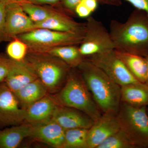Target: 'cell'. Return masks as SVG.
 I'll list each match as a JSON object with an SVG mask.
<instances>
[{"mask_svg": "<svg viewBox=\"0 0 148 148\" xmlns=\"http://www.w3.org/2000/svg\"><path fill=\"white\" fill-rule=\"evenodd\" d=\"M109 32L114 50L148 55V16L143 11L135 9L124 22L112 20Z\"/></svg>", "mask_w": 148, "mask_h": 148, "instance_id": "obj_1", "label": "cell"}, {"mask_svg": "<svg viewBox=\"0 0 148 148\" xmlns=\"http://www.w3.org/2000/svg\"><path fill=\"white\" fill-rule=\"evenodd\" d=\"M77 68L102 114H117L121 103L119 85L86 60L83 61Z\"/></svg>", "mask_w": 148, "mask_h": 148, "instance_id": "obj_2", "label": "cell"}, {"mask_svg": "<svg viewBox=\"0 0 148 148\" xmlns=\"http://www.w3.org/2000/svg\"><path fill=\"white\" fill-rule=\"evenodd\" d=\"M51 95L57 105L82 111L95 121L103 114L77 68H71L64 86Z\"/></svg>", "mask_w": 148, "mask_h": 148, "instance_id": "obj_3", "label": "cell"}, {"mask_svg": "<svg viewBox=\"0 0 148 148\" xmlns=\"http://www.w3.org/2000/svg\"><path fill=\"white\" fill-rule=\"evenodd\" d=\"M24 61L34 69L51 94L64 86L71 69L60 58L46 52L28 51Z\"/></svg>", "mask_w": 148, "mask_h": 148, "instance_id": "obj_4", "label": "cell"}, {"mask_svg": "<svg viewBox=\"0 0 148 148\" xmlns=\"http://www.w3.org/2000/svg\"><path fill=\"white\" fill-rule=\"evenodd\" d=\"M117 116L120 129L138 148H148L147 107H136L121 102Z\"/></svg>", "mask_w": 148, "mask_h": 148, "instance_id": "obj_5", "label": "cell"}, {"mask_svg": "<svg viewBox=\"0 0 148 148\" xmlns=\"http://www.w3.org/2000/svg\"><path fill=\"white\" fill-rule=\"evenodd\" d=\"M84 35L36 28L18 35L17 38L28 46V51H44L62 46L79 45Z\"/></svg>", "mask_w": 148, "mask_h": 148, "instance_id": "obj_6", "label": "cell"}, {"mask_svg": "<svg viewBox=\"0 0 148 148\" xmlns=\"http://www.w3.org/2000/svg\"><path fill=\"white\" fill-rule=\"evenodd\" d=\"M79 48L85 58L114 50L109 31L101 21L91 16L86 18L85 32Z\"/></svg>", "mask_w": 148, "mask_h": 148, "instance_id": "obj_7", "label": "cell"}, {"mask_svg": "<svg viewBox=\"0 0 148 148\" xmlns=\"http://www.w3.org/2000/svg\"><path fill=\"white\" fill-rule=\"evenodd\" d=\"M85 60L101 69L120 86L139 82L127 70L114 50L89 56Z\"/></svg>", "mask_w": 148, "mask_h": 148, "instance_id": "obj_8", "label": "cell"}, {"mask_svg": "<svg viewBox=\"0 0 148 148\" xmlns=\"http://www.w3.org/2000/svg\"><path fill=\"white\" fill-rule=\"evenodd\" d=\"M26 114V110L21 108L15 93L4 82L0 84V125L22 124Z\"/></svg>", "mask_w": 148, "mask_h": 148, "instance_id": "obj_9", "label": "cell"}, {"mask_svg": "<svg viewBox=\"0 0 148 148\" xmlns=\"http://www.w3.org/2000/svg\"><path fill=\"white\" fill-rule=\"evenodd\" d=\"M5 14V41H10L18 35L35 29L34 23L24 11L21 4H6Z\"/></svg>", "mask_w": 148, "mask_h": 148, "instance_id": "obj_10", "label": "cell"}, {"mask_svg": "<svg viewBox=\"0 0 148 148\" xmlns=\"http://www.w3.org/2000/svg\"><path fill=\"white\" fill-rule=\"evenodd\" d=\"M121 129L117 114H103L88 129V148H97L106 139Z\"/></svg>", "mask_w": 148, "mask_h": 148, "instance_id": "obj_11", "label": "cell"}, {"mask_svg": "<svg viewBox=\"0 0 148 148\" xmlns=\"http://www.w3.org/2000/svg\"><path fill=\"white\" fill-rule=\"evenodd\" d=\"M30 138L56 148H63L65 130L52 119L31 125Z\"/></svg>", "mask_w": 148, "mask_h": 148, "instance_id": "obj_12", "label": "cell"}, {"mask_svg": "<svg viewBox=\"0 0 148 148\" xmlns=\"http://www.w3.org/2000/svg\"><path fill=\"white\" fill-rule=\"evenodd\" d=\"M52 119L65 130L76 128L89 129L95 121L77 109L58 105Z\"/></svg>", "mask_w": 148, "mask_h": 148, "instance_id": "obj_13", "label": "cell"}, {"mask_svg": "<svg viewBox=\"0 0 148 148\" xmlns=\"http://www.w3.org/2000/svg\"><path fill=\"white\" fill-rule=\"evenodd\" d=\"M35 29L44 28L57 32L84 35L86 23L77 22L61 9H56L45 21L35 24Z\"/></svg>", "mask_w": 148, "mask_h": 148, "instance_id": "obj_14", "label": "cell"}, {"mask_svg": "<svg viewBox=\"0 0 148 148\" xmlns=\"http://www.w3.org/2000/svg\"><path fill=\"white\" fill-rule=\"evenodd\" d=\"M57 106L51 94H48L26 109V117L23 123L35 125L52 119Z\"/></svg>", "mask_w": 148, "mask_h": 148, "instance_id": "obj_15", "label": "cell"}, {"mask_svg": "<svg viewBox=\"0 0 148 148\" xmlns=\"http://www.w3.org/2000/svg\"><path fill=\"white\" fill-rule=\"evenodd\" d=\"M38 78L34 69L26 61H14L4 82L14 93Z\"/></svg>", "mask_w": 148, "mask_h": 148, "instance_id": "obj_16", "label": "cell"}, {"mask_svg": "<svg viewBox=\"0 0 148 148\" xmlns=\"http://www.w3.org/2000/svg\"><path fill=\"white\" fill-rule=\"evenodd\" d=\"M122 103L136 107H148V85L140 82L121 86Z\"/></svg>", "mask_w": 148, "mask_h": 148, "instance_id": "obj_17", "label": "cell"}, {"mask_svg": "<svg viewBox=\"0 0 148 148\" xmlns=\"http://www.w3.org/2000/svg\"><path fill=\"white\" fill-rule=\"evenodd\" d=\"M14 93L21 108L25 110L49 94L47 88L39 78L26 84Z\"/></svg>", "mask_w": 148, "mask_h": 148, "instance_id": "obj_18", "label": "cell"}, {"mask_svg": "<svg viewBox=\"0 0 148 148\" xmlns=\"http://www.w3.org/2000/svg\"><path fill=\"white\" fill-rule=\"evenodd\" d=\"M32 125L23 123L0 130V148H16L26 138H30Z\"/></svg>", "mask_w": 148, "mask_h": 148, "instance_id": "obj_19", "label": "cell"}, {"mask_svg": "<svg viewBox=\"0 0 148 148\" xmlns=\"http://www.w3.org/2000/svg\"><path fill=\"white\" fill-rule=\"evenodd\" d=\"M114 51L116 54L122 61L132 75L139 82L146 83L147 71L146 57L133 53Z\"/></svg>", "mask_w": 148, "mask_h": 148, "instance_id": "obj_20", "label": "cell"}, {"mask_svg": "<svg viewBox=\"0 0 148 148\" xmlns=\"http://www.w3.org/2000/svg\"><path fill=\"white\" fill-rule=\"evenodd\" d=\"M44 52L60 58L71 68H77L85 60L84 57L80 52L79 45H77L57 47Z\"/></svg>", "mask_w": 148, "mask_h": 148, "instance_id": "obj_21", "label": "cell"}, {"mask_svg": "<svg viewBox=\"0 0 148 148\" xmlns=\"http://www.w3.org/2000/svg\"><path fill=\"white\" fill-rule=\"evenodd\" d=\"M88 129L76 128L65 130L63 148H88Z\"/></svg>", "mask_w": 148, "mask_h": 148, "instance_id": "obj_22", "label": "cell"}, {"mask_svg": "<svg viewBox=\"0 0 148 148\" xmlns=\"http://www.w3.org/2000/svg\"><path fill=\"white\" fill-rule=\"evenodd\" d=\"M22 8L34 24L45 21L53 13L56 9L50 5H42L29 2L21 4Z\"/></svg>", "mask_w": 148, "mask_h": 148, "instance_id": "obj_23", "label": "cell"}, {"mask_svg": "<svg viewBox=\"0 0 148 148\" xmlns=\"http://www.w3.org/2000/svg\"><path fill=\"white\" fill-rule=\"evenodd\" d=\"M97 148H138L135 143L121 130L112 135Z\"/></svg>", "mask_w": 148, "mask_h": 148, "instance_id": "obj_24", "label": "cell"}, {"mask_svg": "<svg viewBox=\"0 0 148 148\" xmlns=\"http://www.w3.org/2000/svg\"><path fill=\"white\" fill-rule=\"evenodd\" d=\"M28 50L27 45L17 37L10 41L6 49L9 58L16 61H24Z\"/></svg>", "mask_w": 148, "mask_h": 148, "instance_id": "obj_25", "label": "cell"}, {"mask_svg": "<svg viewBox=\"0 0 148 148\" xmlns=\"http://www.w3.org/2000/svg\"><path fill=\"white\" fill-rule=\"evenodd\" d=\"M14 62V61L8 57L0 54V84L4 82Z\"/></svg>", "mask_w": 148, "mask_h": 148, "instance_id": "obj_26", "label": "cell"}, {"mask_svg": "<svg viewBox=\"0 0 148 148\" xmlns=\"http://www.w3.org/2000/svg\"><path fill=\"white\" fill-rule=\"evenodd\" d=\"M82 0H60L58 7L67 14L75 15V10Z\"/></svg>", "mask_w": 148, "mask_h": 148, "instance_id": "obj_27", "label": "cell"}, {"mask_svg": "<svg viewBox=\"0 0 148 148\" xmlns=\"http://www.w3.org/2000/svg\"><path fill=\"white\" fill-rule=\"evenodd\" d=\"M119 6L121 4L122 1H124L131 4L135 9L143 11L148 16V0H114Z\"/></svg>", "mask_w": 148, "mask_h": 148, "instance_id": "obj_28", "label": "cell"}, {"mask_svg": "<svg viewBox=\"0 0 148 148\" xmlns=\"http://www.w3.org/2000/svg\"><path fill=\"white\" fill-rule=\"evenodd\" d=\"M5 5V3L0 2V42L5 41L4 31Z\"/></svg>", "mask_w": 148, "mask_h": 148, "instance_id": "obj_29", "label": "cell"}, {"mask_svg": "<svg viewBox=\"0 0 148 148\" xmlns=\"http://www.w3.org/2000/svg\"><path fill=\"white\" fill-rule=\"evenodd\" d=\"M28 2L42 5L56 6L60 4V0H27Z\"/></svg>", "mask_w": 148, "mask_h": 148, "instance_id": "obj_30", "label": "cell"}, {"mask_svg": "<svg viewBox=\"0 0 148 148\" xmlns=\"http://www.w3.org/2000/svg\"><path fill=\"white\" fill-rule=\"evenodd\" d=\"M100 3L108 5L118 6L114 0H98Z\"/></svg>", "mask_w": 148, "mask_h": 148, "instance_id": "obj_31", "label": "cell"}, {"mask_svg": "<svg viewBox=\"0 0 148 148\" xmlns=\"http://www.w3.org/2000/svg\"><path fill=\"white\" fill-rule=\"evenodd\" d=\"M0 2L5 3V4L12 3H17L22 4L23 3L28 2L27 0H0Z\"/></svg>", "mask_w": 148, "mask_h": 148, "instance_id": "obj_32", "label": "cell"}, {"mask_svg": "<svg viewBox=\"0 0 148 148\" xmlns=\"http://www.w3.org/2000/svg\"><path fill=\"white\" fill-rule=\"evenodd\" d=\"M147 60V80H146V84L148 85V55L146 57Z\"/></svg>", "mask_w": 148, "mask_h": 148, "instance_id": "obj_33", "label": "cell"}, {"mask_svg": "<svg viewBox=\"0 0 148 148\" xmlns=\"http://www.w3.org/2000/svg\"><path fill=\"white\" fill-rule=\"evenodd\" d=\"M147 111H148V107H147Z\"/></svg>", "mask_w": 148, "mask_h": 148, "instance_id": "obj_34", "label": "cell"}]
</instances>
